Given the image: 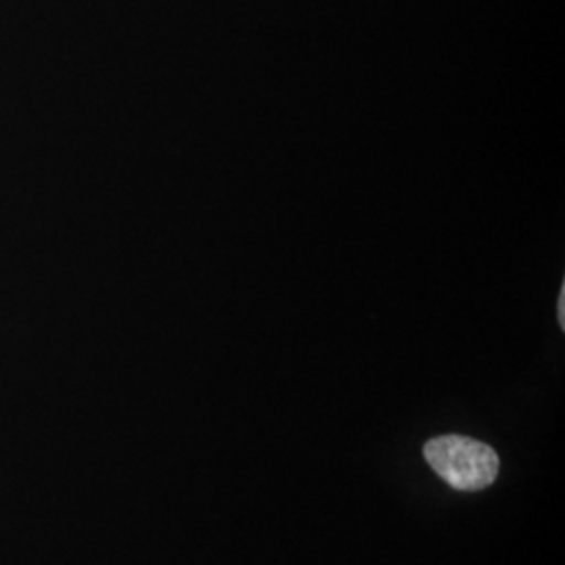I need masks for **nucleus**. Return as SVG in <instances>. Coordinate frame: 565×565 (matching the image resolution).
I'll use <instances>...</instances> for the list:
<instances>
[{
	"mask_svg": "<svg viewBox=\"0 0 565 565\" xmlns=\"http://www.w3.org/2000/svg\"><path fill=\"white\" fill-rule=\"evenodd\" d=\"M557 315H559V324L565 327V287H562V294H559V308H557Z\"/></svg>",
	"mask_w": 565,
	"mask_h": 565,
	"instance_id": "nucleus-2",
	"label": "nucleus"
},
{
	"mask_svg": "<svg viewBox=\"0 0 565 565\" xmlns=\"http://www.w3.org/2000/svg\"><path fill=\"white\" fill-rule=\"evenodd\" d=\"M424 455L429 467L446 484L465 492L484 490L494 484L501 467L494 448L459 434L429 440L424 446Z\"/></svg>",
	"mask_w": 565,
	"mask_h": 565,
	"instance_id": "nucleus-1",
	"label": "nucleus"
}]
</instances>
